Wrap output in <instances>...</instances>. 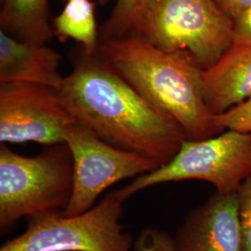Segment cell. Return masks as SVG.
<instances>
[{"label":"cell","mask_w":251,"mask_h":251,"mask_svg":"<svg viewBox=\"0 0 251 251\" xmlns=\"http://www.w3.org/2000/svg\"><path fill=\"white\" fill-rule=\"evenodd\" d=\"M1 30L19 40L46 43L54 36L49 0H4Z\"/></svg>","instance_id":"cell-12"},{"label":"cell","mask_w":251,"mask_h":251,"mask_svg":"<svg viewBox=\"0 0 251 251\" xmlns=\"http://www.w3.org/2000/svg\"><path fill=\"white\" fill-rule=\"evenodd\" d=\"M176 251H243L237 192L216 191L172 236Z\"/></svg>","instance_id":"cell-9"},{"label":"cell","mask_w":251,"mask_h":251,"mask_svg":"<svg viewBox=\"0 0 251 251\" xmlns=\"http://www.w3.org/2000/svg\"><path fill=\"white\" fill-rule=\"evenodd\" d=\"M133 251H176L170 233L156 228H145L134 240Z\"/></svg>","instance_id":"cell-17"},{"label":"cell","mask_w":251,"mask_h":251,"mask_svg":"<svg viewBox=\"0 0 251 251\" xmlns=\"http://www.w3.org/2000/svg\"><path fill=\"white\" fill-rule=\"evenodd\" d=\"M101 5H105L110 0H98Z\"/></svg>","instance_id":"cell-20"},{"label":"cell","mask_w":251,"mask_h":251,"mask_svg":"<svg viewBox=\"0 0 251 251\" xmlns=\"http://www.w3.org/2000/svg\"><path fill=\"white\" fill-rule=\"evenodd\" d=\"M148 0H117L111 15L101 27L100 39L134 35Z\"/></svg>","instance_id":"cell-14"},{"label":"cell","mask_w":251,"mask_h":251,"mask_svg":"<svg viewBox=\"0 0 251 251\" xmlns=\"http://www.w3.org/2000/svg\"><path fill=\"white\" fill-rule=\"evenodd\" d=\"M251 176V132L225 129L204 140H184L171 161L117 192L126 201L155 185L197 179L214 185L219 193L230 194Z\"/></svg>","instance_id":"cell-6"},{"label":"cell","mask_w":251,"mask_h":251,"mask_svg":"<svg viewBox=\"0 0 251 251\" xmlns=\"http://www.w3.org/2000/svg\"><path fill=\"white\" fill-rule=\"evenodd\" d=\"M219 8L233 20L251 9V0H214Z\"/></svg>","instance_id":"cell-19"},{"label":"cell","mask_w":251,"mask_h":251,"mask_svg":"<svg viewBox=\"0 0 251 251\" xmlns=\"http://www.w3.org/2000/svg\"><path fill=\"white\" fill-rule=\"evenodd\" d=\"M62 55L45 43L19 40L0 30V84L32 83L60 90Z\"/></svg>","instance_id":"cell-10"},{"label":"cell","mask_w":251,"mask_h":251,"mask_svg":"<svg viewBox=\"0 0 251 251\" xmlns=\"http://www.w3.org/2000/svg\"><path fill=\"white\" fill-rule=\"evenodd\" d=\"M74 165L63 144L48 145L35 156H25L0 145V233L22 219L64 210L72 197Z\"/></svg>","instance_id":"cell-3"},{"label":"cell","mask_w":251,"mask_h":251,"mask_svg":"<svg viewBox=\"0 0 251 251\" xmlns=\"http://www.w3.org/2000/svg\"><path fill=\"white\" fill-rule=\"evenodd\" d=\"M65 144L74 165L72 197L63 210L67 215L89 210L104 191L118 181L135 179L159 168L152 159L114 146L76 124L68 126Z\"/></svg>","instance_id":"cell-7"},{"label":"cell","mask_w":251,"mask_h":251,"mask_svg":"<svg viewBox=\"0 0 251 251\" xmlns=\"http://www.w3.org/2000/svg\"><path fill=\"white\" fill-rule=\"evenodd\" d=\"M215 121L223 130L251 132V98L223 114L217 115Z\"/></svg>","instance_id":"cell-15"},{"label":"cell","mask_w":251,"mask_h":251,"mask_svg":"<svg viewBox=\"0 0 251 251\" xmlns=\"http://www.w3.org/2000/svg\"><path fill=\"white\" fill-rule=\"evenodd\" d=\"M72 124L60 90L32 83L0 84L1 144H63Z\"/></svg>","instance_id":"cell-8"},{"label":"cell","mask_w":251,"mask_h":251,"mask_svg":"<svg viewBox=\"0 0 251 251\" xmlns=\"http://www.w3.org/2000/svg\"><path fill=\"white\" fill-rule=\"evenodd\" d=\"M96 54L153 105L173 117L189 140L222 133L203 96V70L183 53L166 52L134 34L100 39Z\"/></svg>","instance_id":"cell-2"},{"label":"cell","mask_w":251,"mask_h":251,"mask_svg":"<svg viewBox=\"0 0 251 251\" xmlns=\"http://www.w3.org/2000/svg\"><path fill=\"white\" fill-rule=\"evenodd\" d=\"M206 107L217 116L251 98V44L234 43L202 72Z\"/></svg>","instance_id":"cell-11"},{"label":"cell","mask_w":251,"mask_h":251,"mask_svg":"<svg viewBox=\"0 0 251 251\" xmlns=\"http://www.w3.org/2000/svg\"><path fill=\"white\" fill-rule=\"evenodd\" d=\"M54 36L61 42L73 39L84 52L95 54L99 34L95 17V3L91 0H69L62 12L51 20Z\"/></svg>","instance_id":"cell-13"},{"label":"cell","mask_w":251,"mask_h":251,"mask_svg":"<svg viewBox=\"0 0 251 251\" xmlns=\"http://www.w3.org/2000/svg\"><path fill=\"white\" fill-rule=\"evenodd\" d=\"M136 34L206 70L233 45V20L214 0H148Z\"/></svg>","instance_id":"cell-4"},{"label":"cell","mask_w":251,"mask_h":251,"mask_svg":"<svg viewBox=\"0 0 251 251\" xmlns=\"http://www.w3.org/2000/svg\"><path fill=\"white\" fill-rule=\"evenodd\" d=\"M67 1H69V0H67Z\"/></svg>","instance_id":"cell-21"},{"label":"cell","mask_w":251,"mask_h":251,"mask_svg":"<svg viewBox=\"0 0 251 251\" xmlns=\"http://www.w3.org/2000/svg\"><path fill=\"white\" fill-rule=\"evenodd\" d=\"M233 42L251 44V9L233 20Z\"/></svg>","instance_id":"cell-18"},{"label":"cell","mask_w":251,"mask_h":251,"mask_svg":"<svg viewBox=\"0 0 251 251\" xmlns=\"http://www.w3.org/2000/svg\"><path fill=\"white\" fill-rule=\"evenodd\" d=\"M124 203L116 190L80 214L52 210L29 217L25 232L0 251H133L134 240L121 224Z\"/></svg>","instance_id":"cell-5"},{"label":"cell","mask_w":251,"mask_h":251,"mask_svg":"<svg viewBox=\"0 0 251 251\" xmlns=\"http://www.w3.org/2000/svg\"><path fill=\"white\" fill-rule=\"evenodd\" d=\"M59 90L74 124L159 167L171 161L187 139L173 117L145 99L96 53L82 50Z\"/></svg>","instance_id":"cell-1"},{"label":"cell","mask_w":251,"mask_h":251,"mask_svg":"<svg viewBox=\"0 0 251 251\" xmlns=\"http://www.w3.org/2000/svg\"><path fill=\"white\" fill-rule=\"evenodd\" d=\"M243 251H251V176L237 190Z\"/></svg>","instance_id":"cell-16"}]
</instances>
